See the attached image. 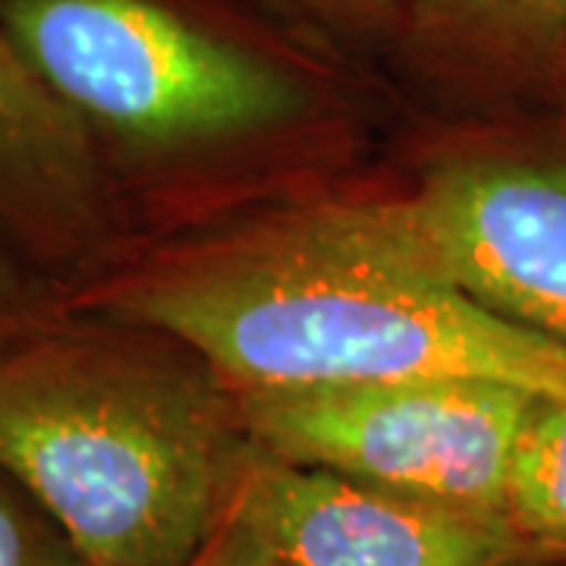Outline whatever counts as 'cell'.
Returning a JSON list of instances; mask_svg holds the SVG:
<instances>
[{
	"mask_svg": "<svg viewBox=\"0 0 566 566\" xmlns=\"http://www.w3.org/2000/svg\"><path fill=\"white\" fill-rule=\"evenodd\" d=\"M70 308L155 327L237 394L485 378L566 397V349L472 300L403 192H308L136 243Z\"/></svg>",
	"mask_w": 566,
	"mask_h": 566,
	"instance_id": "1",
	"label": "cell"
},
{
	"mask_svg": "<svg viewBox=\"0 0 566 566\" xmlns=\"http://www.w3.org/2000/svg\"><path fill=\"white\" fill-rule=\"evenodd\" d=\"M0 32L82 126L139 243L268 202L344 142L322 70L196 0H0Z\"/></svg>",
	"mask_w": 566,
	"mask_h": 566,
	"instance_id": "2",
	"label": "cell"
},
{
	"mask_svg": "<svg viewBox=\"0 0 566 566\" xmlns=\"http://www.w3.org/2000/svg\"><path fill=\"white\" fill-rule=\"evenodd\" d=\"M255 441L240 394L155 327L70 308L0 340V465L85 566H192Z\"/></svg>",
	"mask_w": 566,
	"mask_h": 566,
	"instance_id": "3",
	"label": "cell"
},
{
	"mask_svg": "<svg viewBox=\"0 0 566 566\" xmlns=\"http://www.w3.org/2000/svg\"><path fill=\"white\" fill-rule=\"evenodd\" d=\"M538 400L485 378H400L245 390L240 409L274 460L506 523L510 469Z\"/></svg>",
	"mask_w": 566,
	"mask_h": 566,
	"instance_id": "4",
	"label": "cell"
},
{
	"mask_svg": "<svg viewBox=\"0 0 566 566\" xmlns=\"http://www.w3.org/2000/svg\"><path fill=\"white\" fill-rule=\"evenodd\" d=\"M472 300L566 349V161L463 136L400 189Z\"/></svg>",
	"mask_w": 566,
	"mask_h": 566,
	"instance_id": "5",
	"label": "cell"
},
{
	"mask_svg": "<svg viewBox=\"0 0 566 566\" xmlns=\"http://www.w3.org/2000/svg\"><path fill=\"white\" fill-rule=\"evenodd\" d=\"M230 513L277 566H523L504 520L428 504L255 450Z\"/></svg>",
	"mask_w": 566,
	"mask_h": 566,
	"instance_id": "6",
	"label": "cell"
},
{
	"mask_svg": "<svg viewBox=\"0 0 566 566\" xmlns=\"http://www.w3.org/2000/svg\"><path fill=\"white\" fill-rule=\"evenodd\" d=\"M0 237L63 296L139 243L82 126L0 32Z\"/></svg>",
	"mask_w": 566,
	"mask_h": 566,
	"instance_id": "7",
	"label": "cell"
},
{
	"mask_svg": "<svg viewBox=\"0 0 566 566\" xmlns=\"http://www.w3.org/2000/svg\"><path fill=\"white\" fill-rule=\"evenodd\" d=\"M406 61L463 104L516 76L566 70V0H409Z\"/></svg>",
	"mask_w": 566,
	"mask_h": 566,
	"instance_id": "8",
	"label": "cell"
},
{
	"mask_svg": "<svg viewBox=\"0 0 566 566\" xmlns=\"http://www.w3.org/2000/svg\"><path fill=\"white\" fill-rule=\"evenodd\" d=\"M506 523L538 557L566 564V397H542L520 438Z\"/></svg>",
	"mask_w": 566,
	"mask_h": 566,
	"instance_id": "9",
	"label": "cell"
},
{
	"mask_svg": "<svg viewBox=\"0 0 566 566\" xmlns=\"http://www.w3.org/2000/svg\"><path fill=\"white\" fill-rule=\"evenodd\" d=\"M249 17L305 51H349L400 39L409 0H237Z\"/></svg>",
	"mask_w": 566,
	"mask_h": 566,
	"instance_id": "10",
	"label": "cell"
},
{
	"mask_svg": "<svg viewBox=\"0 0 566 566\" xmlns=\"http://www.w3.org/2000/svg\"><path fill=\"white\" fill-rule=\"evenodd\" d=\"M0 566H85L35 494L0 465Z\"/></svg>",
	"mask_w": 566,
	"mask_h": 566,
	"instance_id": "11",
	"label": "cell"
},
{
	"mask_svg": "<svg viewBox=\"0 0 566 566\" xmlns=\"http://www.w3.org/2000/svg\"><path fill=\"white\" fill-rule=\"evenodd\" d=\"M63 305L66 296L61 286L35 271L0 237V340L61 312Z\"/></svg>",
	"mask_w": 566,
	"mask_h": 566,
	"instance_id": "12",
	"label": "cell"
},
{
	"mask_svg": "<svg viewBox=\"0 0 566 566\" xmlns=\"http://www.w3.org/2000/svg\"><path fill=\"white\" fill-rule=\"evenodd\" d=\"M192 566H277L274 557L264 551L255 535L233 516L227 513L223 526L218 528V535L211 538V545L205 547L202 557Z\"/></svg>",
	"mask_w": 566,
	"mask_h": 566,
	"instance_id": "13",
	"label": "cell"
},
{
	"mask_svg": "<svg viewBox=\"0 0 566 566\" xmlns=\"http://www.w3.org/2000/svg\"><path fill=\"white\" fill-rule=\"evenodd\" d=\"M523 566H566V564H557V560H528Z\"/></svg>",
	"mask_w": 566,
	"mask_h": 566,
	"instance_id": "14",
	"label": "cell"
}]
</instances>
